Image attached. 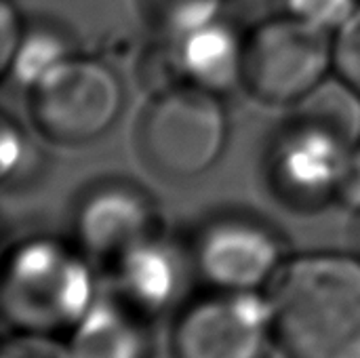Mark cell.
I'll list each match as a JSON object with an SVG mask.
<instances>
[{
	"label": "cell",
	"mask_w": 360,
	"mask_h": 358,
	"mask_svg": "<svg viewBox=\"0 0 360 358\" xmlns=\"http://www.w3.org/2000/svg\"><path fill=\"white\" fill-rule=\"evenodd\" d=\"M283 358H360V255L289 257L266 289Z\"/></svg>",
	"instance_id": "6da1fadb"
},
{
	"label": "cell",
	"mask_w": 360,
	"mask_h": 358,
	"mask_svg": "<svg viewBox=\"0 0 360 358\" xmlns=\"http://www.w3.org/2000/svg\"><path fill=\"white\" fill-rule=\"evenodd\" d=\"M99 293L93 262L76 243L32 236L19 241L4 260L0 304L15 333L68 340Z\"/></svg>",
	"instance_id": "7a4b0ae2"
},
{
	"label": "cell",
	"mask_w": 360,
	"mask_h": 358,
	"mask_svg": "<svg viewBox=\"0 0 360 358\" xmlns=\"http://www.w3.org/2000/svg\"><path fill=\"white\" fill-rule=\"evenodd\" d=\"M228 133L219 95L177 84L152 97L139 120L137 148L143 162L160 177L192 179L217 165Z\"/></svg>",
	"instance_id": "3957f363"
},
{
	"label": "cell",
	"mask_w": 360,
	"mask_h": 358,
	"mask_svg": "<svg viewBox=\"0 0 360 358\" xmlns=\"http://www.w3.org/2000/svg\"><path fill=\"white\" fill-rule=\"evenodd\" d=\"M335 72L333 32L283 13L245 36L243 87L262 103L293 108Z\"/></svg>",
	"instance_id": "277c9868"
},
{
	"label": "cell",
	"mask_w": 360,
	"mask_h": 358,
	"mask_svg": "<svg viewBox=\"0 0 360 358\" xmlns=\"http://www.w3.org/2000/svg\"><path fill=\"white\" fill-rule=\"evenodd\" d=\"M122 84L101 59L72 53L32 89L27 108L34 129L59 146L99 139L122 112Z\"/></svg>",
	"instance_id": "5b68a950"
},
{
	"label": "cell",
	"mask_w": 360,
	"mask_h": 358,
	"mask_svg": "<svg viewBox=\"0 0 360 358\" xmlns=\"http://www.w3.org/2000/svg\"><path fill=\"white\" fill-rule=\"evenodd\" d=\"M272 314L262 291H215L190 298L171 321L173 358H270Z\"/></svg>",
	"instance_id": "8992f818"
},
{
	"label": "cell",
	"mask_w": 360,
	"mask_h": 358,
	"mask_svg": "<svg viewBox=\"0 0 360 358\" xmlns=\"http://www.w3.org/2000/svg\"><path fill=\"white\" fill-rule=\"evenodd\" d=\"M188 247L196 279L215 291L266 293L289 260L278 230L245 213L207 219Z\"/></svg>",
	"instance_id": "52a82bcc"
},
{
	"label": "cell",
	"mask_w": 360,
	"mask_h": 358,
	"mask_svg": "<svg viewBox=\"0 0 360 358\" xmlns=\"http://www.w3.org/2000/svg\"><path fill=\"white\" fill-rule=\"evenodd\" d=\"M105 272V291L152 323L173 317L190 300V287L198 281L190 247L162 230L131 247Z\"/></svg>",
	"instance_id": "ba28073f"
},
{
	"label": "cell",
	"mask_w": 360,
	"mask_h": 358,
	"mask_svg": "<svg viewBox=\"0 0 360 358\" xmlns=\"http://www.w3.org/2000/svg\"><path fill=\"white\" fill-rule=\"evenodd\" d=\"M348 150L350 146L329 131L289 118L268 152V184L297 211L321 209L335 200Z\"/></svg>",
	"instance_id": "9c48e42d"
},
{
	"label": "cell",
	"mask_w": 360,
	"mask_h": 358,
	"mask_svg": "<svg viewBox=\"0 0 360 358\" xmlns=\"http://www.w3.org/2000/svg\"><path fill=\"white\" fill-rule=\"evenodd\" d=\"M72 224L78 249L103 268L160 230L148 192L127 181H105L91 188L78 200Z\"/></svg>",
	"instance_id": "30bf717a"
},
{
	"label": "cell",
	"mask_w": 360,
	"mask_h": 358,
	"mask_svg": "<svg viewBox=\"0 0 360 358\" xmlns=\"http://www.w3.org/2000/svg\"><path fill=\"white\" fill-rule=\"evenodd\" d=\"M154 325L103 291L65 342L72 358H156Z\"/></svg>",
	"instance_id": "8fae6325"
},
{
	"label": "cell",
	"mask_w": 360,
	"mask_h": 358,
	"mask_svg": "<svg viewBox=\"0 0 360 358\" xmlns=\"http://www.w3.org/2000/svg\"><path fill=\"white\" fill-rule=\"evenodd\" d=\"M171 42L184 84L215 95L243 84L245 36L221 17Z\"/></svg>",
	"instance_id": "7c38bea8"
},
{
	"label": "cell",
	"mask_w": 360,
	"mask_h": 358,
	"mask_svg": "<svg viewBox=\"0 0 360 358\" xmlns=\"http://www.w3.org/2000/svg\"><path fill=\"white\" fill-rule=\"evenodd\" d=\"M291 118L321 127L354 148L360 143V93L338 72L291 108Z\"/></svg>",
	"instance_id": "4fadbf2b"
},
{
	"label": "cell",
	"mask_w": 360,
	"mask_h": 358,
	"mask_svg": "<svg viewBox=\"0 0 360 358\" xmlns=\"http://www.w3.org/2000/svg\"><path fill=\"white\" fill-rule=\"evenodd\" d=\"M70 55L72 46L63 32L51 25H34L32 30H23L19 46L4 70V76H11L15 84L27 91Z\"/></svg>",
	"instance_id": "5bb4252c"
},
{
	"label": "cell",
	"mask_w": 360,
	"mask_h": 358,
	"mask_svg": "<svg viewBox=\"0 0 360 358\" xmlns=\"http://www.w3.org/2000/svg\"><path fill=\"white\" fill-rule=\"evenodd\" d=\"M143 23L167 40H177L221 15L224 0H135Z\"/></svg>",
	"instance_id": "9a60e30c"
},
{
	"label": "cell",
	"mask_w": 360,
	"mask_h": 358,
	"mask_svg": "<svg viewBox=\"0 0 360 358\" xmlns=\"http://www.w3.org/2000/svg\"><path fill=\"white\" fill-rule=\"evenodd\" d=\"M40 156L30 135L11 118L2 122V179L4 184H21L34 175Z\"/></svg>",
	"instance_id": "2e32d148"
},
{
	"label": "cell",
	"mask_w": 360,
	"mask_h": 358,
	"mask_svg": "<svg viewBox=\"0 0 360 358\" xmlns=\"http://www.w3.org/2000/svg\"><path fill=\"white\" fill-rule=\"evenodd\" d=\"M359 4L360 0H285V13L335 34Z\"/></svg>",
	"instance_id": "e0dca14e"
},
{
	"label": "cell",
	"mask_w": 360,
	"mask_h": 358,
	"mask_svg": "<svg viewBox=\"0 0 360 358\" xmlns=\"http://www.w3.org/2000/svg\"><path fill=\"white\" fill-rule=\"evenodd\" d=\"M335 72L360 93V4L333 34Z\"/></svg>",
	"instance_id": "ac0fdd59"
},
{
	"label": "cell",
	"mask_w": 360,
	"mask_h": 358,
	"mask_svg": "<svg viewBox=\"0 0 360 358\" xmlns=\"http://www.w3.org/2000/svg\"><path fill=\"white\" fill-rule=\"evenodd\" d=\"M2 358H72V352L63 338L13 333V338L4 342Z\"/></svg>",
	"instance_id": "d6986e66"
},
{
	"label": "cell",
	"mask_w": 360,
	"mask_h": 358,
	"mask_svg": "<svg viewBox=\"0 0 360 358\" xmlns=\"http://www.w3.org/2000/svg\"><path fill=\"white\" fill-rule=\"evenodd\" d=\"M335 203L356 215L360 213V143L346 154L335 188Z\"/></svg>",
	"instance_id": "ffe728a7"
},
{
	"label": "cell",
	"mask_w": 360,
	"mask_h": 358,
	"mask_svg": "<svg viewBox=\"0 0 360 358\" xmlns=\"http://www.w3.org/2000/svg\"><path fill=\"white\" fill-rule=\"evenodd\" d=\"M23 23L19 21V15L15 11V6L8 0H2V25H0V65L2 72L8 68L19 40L23 36Z\"/></svg>",
	"instance_id": "44dd1931"
},
{
	"label": "cell",
	"mask_w": 360,
	"mask_h": 358,
	"mask_svg": "<svg viewBox=\"0 0 360 358\" xmlns=\"http://www.w3.org/2000/svg\"><path fill=\"white\" fill-rule=\"evenodd\" d=\"M352 243H354V253L360 255V213L359 217H356L354 228H352Z\"/></svg>",
	"instance_id": "7402d4cb"
}]
</instances>
